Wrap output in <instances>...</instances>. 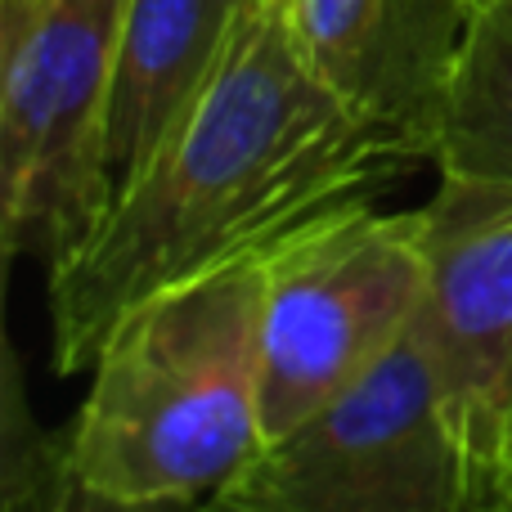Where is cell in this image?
<instances>
[{
    "instance_id": "obj_6",
    "label": "cell",
    "mask_w": 512,
    "mask_h": 512,
    "mask_svg": "<svg viewBox=\"0 0 512 512\" xmlns=\"http://www.w3.org/2000/svg\"><path fill=\"white\" fill-rule=\"evenodd\" d=\"M436 176L418 207L427 288L414 342L445 423L499 477L512 454V185Z\"/></svg>"
},
{
    "instance_id": "obj_5",
    "label": "cell",
    "mask_w": 512,
    "mask_h": 512,
    "mask_svg": "<svg viewBox=\"0 0 512 512\" xmlns=\"http://www.w3.org/2000/svg\"><path fill=\"white\" fill-rule=\"evenodd\" d=\"M499 477L445 423L414 333L207 495L198 512H486Z\"/></svg>"
},
{
    "instance_id": "obj_1",
    "label": "cell",
    "mask_w": 512,
    "mask_h": 512,
    "mask_svg": "<svg viewBox=\"0 0 512 512\" xmlns=\"http://www.w3.org/2000/svg\"><path fill=\"white\" fill-rule=\"evenodd\" d=\"M427 153L342 99L301 50L288 0H243L221 54L140 176L50 265V355L90 373L140 301L274 252L319 216L373 203Z\"/></svg>"
},
{
    "instance_id": "obj_3",
    "label": "cell",
    "mask_w": 512,
    "mask_h": 512,
    "mask_svg": "<svg viewBox=\"0 0 512 512\" xmlns=\"http://www.w3.org/2000/svg\"><path fill=\"white\" fill-rule=\"evenodd\" d=\"M126 0H0V239L50 270L108 207V99Z\"/></svg>"
},
{
    "instance_id": "obj_8",
    "label": "cell",
    "mask_w": 512,
    "mask_h": 512,
    "mask_svg": "<svg viewBox=\"0 0 512 512\" xmlns=\"http://www.w3.org/2000/svg\"><path fill=\"white\" fill-rule=\"evenodd\" d=\"M243 0H126L108 99V203L140 176L207 81Z\"/></svg>"
},
{
    "instance_id": "obj_2",
    "label": "cell",
    "mask_w": 512,
    "mask_h": 512,
    "mask_svg": "<svg viewBox=\"0 0 512 512\" xmlns=\"http://www.w3.org/2000/svg\"><path fill=\"white\" fill-rule=\"evenodd\" d=\"M261 283L265 252L140 301L108 333L59 432L81 481L203 504L261 450Z\"/></svg>"
},
{
    "instance_id": "obj_4",
    "label": "cell",
    "mask_w": 512,
    "mask_h": 512,
    "mask_svg": "<svg viewBox=\"0 0 512 512\" xmlns=\"http://www.w3.org/2000/svg\"><path fill=\"white\" fill-rule=\"evenodd\" d=\"M427 288L418 207L319 216L265 252L261 432H292L360 387L409 333Z\"/></svg>"
},
{
    "instance_id": "obj_9",
    "label": "cell",
    "mask_w": 512,
    "mask_h": 512,
    "mask_svg": "<svg viewBox=\"0 0 512 512\" xmlns=\"http://www.w3.org/2000/svg\"><path fill=\"white\" fill-rule=\"evenodd\" d=\"M427 162L512 185V5L468 0L427 113Z\"/></svg>"
},
{
    "instance_id": "obj_11",
    "label": "cell",
    "mask_w": 512,
    "mask_h": 512,
    "mask_svg": "<svg viewBox=\"0 0 512 512\" xmlns=\"http://www.w3.org/2000/svg\"><path fill=\"white\" fill-rule=\"evenodd\" d=\"M486 512H512V490H499L495 499H490V508Z\"/></svg>"
},
{
    "instance_id": "obj_7",
    "label": "cell",
    "mask_w": 512,
    "mask_h": 512,
    "mask_svg": "<svg viewBox=\"0 0 512 512\" xmlns=\"http://www.w3.org/2000/svg\"><path fill=\"white\" fill-rule=\"evenodd\" d=\"M468 0H288L310 68L427 153V113Z\"/></svg>"
},
{
    "instance_id": "obj_12",
    "label": "cell",
    "mask_w": 512,
    "mask_h": 512,
    "mask_svg": "<svg viewBox=\"0 0 512 512\" xmlns=\"http://www.w3.org/2000/svg\"><path fill=\"white\" fill-rule=\"evenodd\" d=\"M499 490H512V454H508L504 468H499Z\"/></svg>"
},
{
    "instance_id": "obj_10",
    "label": "cell",
    "mask_w": 512,
    "mask_h": 512,
    "mask_svg": "<svg viewBox=\"0 0 512 512\" xmlns=\"http://www.w3.org/2000/svg\"><path fill=\"white\" fill-rule=\"evenodd\" d=\"M0 512H198L194 499H131L81 481L63 459V436L27 414L23 373L9 355L5 436H0Z\"/></svg>"
},
{
    "instance_id": "obj_13",
    "label": "cell",
    "mask_w": 512,
    "mask_h": 512,
    "mask_svg": "<svg viewBox=\"0 0 512 512\" xmlns=\"http://www.w3.org/2000/svg\"><path fill=\"white\" fill-rule=\"evenodd\" d=\"M508 5H512V0H508Z\"/></svg>"
}]
</instances>
